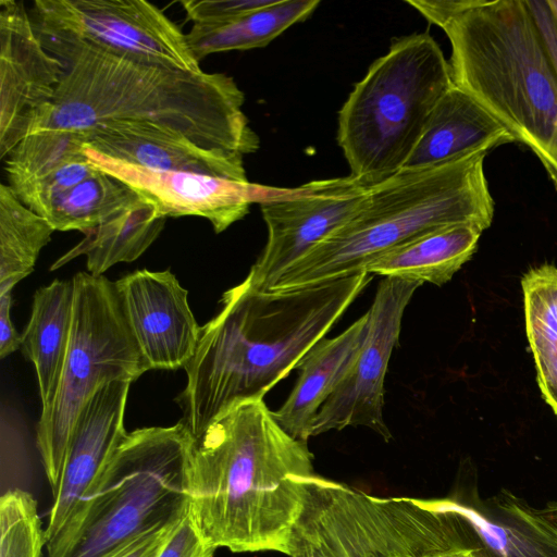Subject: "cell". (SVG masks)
Instances as JSON below:
<instances>
[{
    "label": "cell",
    "instance_id": "6da1fadb",
    "mask_svg": "<svg viewBox=\"0 0 557 557\" xmlns=\"http://www.w3.org/2000/svg\"><path fill=\"white\" fill-rule=\"evenodd\" d=\"M360 271L287 290H260L246 280L227 289L200 330L176 401L195 438L237 403L263 398L295 369L371 282Z\"/></svg>",
    "mask_w": 557,
    "mask_h": 557
},
{
    "label": "cell",
    "instance_id": "7a4b0ae2",
    "mask_svg": "<svg viewBox=\"0 0 557 557\" xmlns=\"http://www.w3.org/2000/svg\"><path fill=\"white\" fill-rule=\"evenodd\" d=\"M312 460L263 398L237 403L194 438L189 512L216 548L288 556Z\"/></svg>",
    "mask_w": 557,
    "mask_h": 557
},
{
    "label": "cell",
    "instance_id": "3957f363",
    "mask_svg": "<svg viewBox=\"0 0 557 557\" xmlns=\"http://www.w3.org/2000/svg\"><path fill=\"white\" fill-rule=\"evenodd\" d=\"M42 46L64 72L29 133L59 128L88 138L113 122H153L205 148L243 156L259 149V137L243 111L245 95L226 74L140 63L85 45Z\"/></svg>",
    "mask_w": 557,
    "mask_h": 557
},
{
    "label": "cell",
    "instance_id": "277c9868",
    "mask_svg": "<svg viewBox=\"0 0 557 557\" xmlns=\"http://www.w3.org/2000/svg\"><path fill=\"white\" fill-rule=\"evenodd\" d=\"M449 39L453 84L541 161L557 190V72L527 0H406Z\"/></svg>",
    "mask_w": 557,
    "mask_h": 557
},
{
    "label": "cell",
    "instance_id": "5b68a950",
    "mask_svg": "<svg viewBox=\"0 0 557 557\" xmlns=\"http://www.w3.org/2000/svg\"><path fill=\"white\" fill-rule=\"evenodd\" d=\"M486 150L423 169H401L371 186L358 211L287 268L270 289L301 288L360 271L385 251L432 230L492 224Z\"/></svg>",
    "mask_w": 557,
    "mask_h": 557
},
{
    "label": "cell",
    "instance_id": "8992f818",
    "mask_svg": "<svg viewBox=\"0 0 557 557\" xmlns=\"http://www.w3.org/2000/svg\"><path fill=\"white\" fill-rule=\"evenodd\" d=\"M193 443L182 421L127 433L46 544L47 557H107L139 535L178 523L189 510Z\"/></svg>",
    "mask_w": 557,
    "mask_h": 557
},
{
    "label": "cell",
    "instance_id": "52a82bcc",
    "mask_svg": "<svg viewBox=\"0 0 557 557\" xmlns=\"http://www.w3.org/2000/svg\"><path fill=\"white\" fill-rule=\"evenodd\" d=\"M451 86L449 62L429 33L395 39L338 112L349 175L371 187L400 171Z\"/></svg>",
    "mask_w": 557,
    "mask_h": 557
},
{
    "label": "cell",
    "instance_id": "ba28073f",
    "mask_svg": "<svg viewBox=\"0 0 557 557\" xmlns=\"http://www.w3.org/2000/svg\"><path fill=\"white\" fill-rule=\"evenodd\" d=\"M70 344L51 406L41 411L36 446L51 488L59 482L75 421L104 384L135 381L149 370L125 320L115 284L79 272L73 276Z\"/></svg>",
    "mask_w": 557,
    "mask_h": 557
},
{
    "label": "cell",
    "instance_id": "9c48e42d",
    "mask_svg": "<svg viewBox=\"0 0 557 557\" xmlns=\"http://www.w3.org/2000/svg\"><path fill=\"white\" fill-rule=\"evenodd\" d=\"M460 516L434 500L376 497L332 480H307L289 557H386L453 536Z\"/></svg>",
    "mask_w": 557,
    "mask_h": 557
},
{
    "label": "cell",
    "instance_id": "30bf717a",
    "mask_svg": "<svg viewBox=\"0 0 557 557\" xmlns=\"http://www.w3.org/2000/svg\"><path fill=\"white\" fill-rule=\"evenodd\" d=\"M42 45H85L140 63L201 72L181 28L144 0H35Z\"/></svg>",
    "mask_w": 557,
    "mask_h": 557
},
{
    "label": "cell",
    "instance_id": "8fae6325",
    "mask_svg": "<svg viewBox=\"0 0 557 557\" xmlns=\"http://www.w3.org/2000/svg\"><path fill=\"white\" fill-rule=\"evenodd\" d=\"M369 188L350 175L295 188L273 187L260 203L268 240L245 280L256 289L269 290L287 268L358 211Z\"/></svg>",
    "mask_w": 557,
    "mask_h": 557
},
{
    "label": "cell",
    "instance_id": "7c38bea8",
    "mask_svg": "<svg viewBox=\"0 0 557 557\" xmlns=\"http://www.w3.org/2000/svg\"><path fill=\"white\" fill-rule=\"evenodd\" d=\"M419 282L384 277L367 311L368 325L361 348L341 383L323 403L313 421L311 436L366 426L385 441L391 432L383 419L384 381L401 320Z\"/></svg>",
    "mask_w": 557,
    "mask_h": 557
},
{
    "label": "cell",
    "instance_id": "4fadbf2b",
    "mask_svg": "<svg viewBox=\"0 0 557 557\" xmlns=\"http://www.w3.org/2000/svg\"><path fill=\"white\" fill-rule=\"evenodd\" d=\"M83 152L98 170L128 186L161 216H201L215 233L242 220L252 203L260 205L273 189L248 181L147 169L107 156L87 144Z\"/></svg>",
    "mask_w": 557,
    "mask_h": 557
},
{
    "label": "cell",
    "instance_id": "5bb4252c",
    "mask_svg": "<svg viewBox=\"0 0 557 557\" xmlns=\"http://www.w3.org/2000/svg\"><path fill=\"white\" fill-rule=\"evenodd\" d=\"M62 62L42 46L22 1H0V158L29 133L61 81Z\"/></svg>",
    "mask_w": 557,
    "mask_h": 557
},
{
    "label": "cell",
    "instance_id": "9a60e30c",
    "mask_svg": "<svg viewBox=\"0 0 557 557\" xmlns=\"http://www.w3.org/2000/svg\"><path fill=\"white\" fill-rule=\"evenodd\" d=\"M120 304L149 370L184 368L200 330L188 292L170 271L137 270L114 282Z\"/></svg>",
    "mask_w": 557,
    "mask_h": 557
},
{
    "label": "cell",
    "instance_id": "2e32d148",
    "mask_svg": "<svg viewBox=\"0 0 557 557\" xmlns=\"http://www.w3.org/2000/svg\"><path fill=\"white\" fill-rule=\"evenodd\" d=\"M131 384L116 380L102 385L81 410L70 435L59 482L52 488L46 544L70 519L127 434L124 413Z\"/></svg>",
    "mask_w": 557,
    "mask_h": 557
},
{
    "label": "cell",
    "instance_id": "e0dca14e",
    "mask_svg": "<svg viewBox=\"0 0 557 557\" xmlns=\"http://www.w3.org/2000/svg\"><path fill=\"white\" fill-rule=\"evenodd\" d=\"M86 144L107 156L147 169L248 181L243 154L201 147L153 122H113L90 133Z\"/></svg>",
    "mask_w": 557,
    "mask_h": 557
},
{
    "label": "cell",
    "instance_id": "ac0fdd59",
    "mask_svg": "<svg viewBox=\"0 0 557 557\" xmlns=\"http://www.w3.org/2000/svg\"><path fill=\"white\" fill-rule=\"evenodd\" d=\"M438 502L466 516L496 557H557V502L533 507L506 488L481 498L475 480Z\"/></svg>",
    "mask_w": 557,
    "mask_h": 557
},
{
    "label": "cell",
    "instance_id": "d6986e66",
    "mask_svg": "<svg viewBox=\"0 0 557 557\" xmlns=\"http://www.w3.org/2000/svg\"><path fill=\"white\" fill-rule=\"evenodd\" d=\"M512 141L515 138L500 122L453 84L436 103L403 169L434 166Z\"/></svg>",
    "mask_w": 557,
    "mask_h": 557
},
{
    "label": "cell",
    "instance_id": "ffe728a7",
    "mask_svg": "<svg viewBox=\"0 0 557 557\" xmlns=\"http://www.w3.org/2000/svg\"><path fill=\"white\" fill-rule=\"evenodd\" d=\"M367 312L339 335L321 338L298 361V380L274 419L293 437L308 442L317 413L352 366L363 343Z\"/></svg>",
    "mask_w": 557,
    "mask_h": 557
},
{
    "label": "cell",
    "instance_id": "44dd1931",
    "mask_svg": "<svg viewBox=\"0 0 557 557\" xmlns=\"http://www.w3.org/2000/svg\"><path fill=\"white\" fill-rule=\"evenodd\" d=\"M483 231L469 223L429 231L380 255L364 271L441 286L472 258Z\"/></svg>",
    "mask_w": 557,
    "mask_h": 557
},
{
    "label": "cell",
    "instance_id": "7402d4cb",
    "mask_svg": "<svg viewBox=\"0 0 557 557\" xmlns=\"http://www.w3.org/2000/svg\"><path fill=\"white\" fill-rule=\"evenodd\" d=\"M74 294L73 280L57 278L37 289L21 334V349L36 370L41 411L51 406L58 389L71 338Z\"/></svg>",
    "mask_w": 557,
    "mask_h": 557
},
{
    "label": "cell",
    "instance_id": "603a6c76",
    "mask_svg": "<svg viewBox=\"0 0 557 557\" xmlns=\"http://www.w3.org/2000/svg\"><path fill=\"white\" fill-rule=\"evenodd\" d=\"M165 221L166 218L161 216L153 206L140 199L86 233L50 267V271L84 255L88 272L102 276L112 265L139 258L160 235Z\"/></svg>",
    "mask_w": 557,
    "mask_h": 557
},
{
    "label": "cell",
    "instance_id": "cb8c5ba5",
    "mask_svg": "<svg viewBox=\"0 0 557 557\" xmlns=\"http://www.w3.org/2000/svg\"><path fill=\"white\" fill-rule=\"evenodd\" d=\"M319 4V0H271L230 23L194 24L186 34L187 44L198 62L216 52L264 47L294 24L307 20Z\"/></svg>",
    "mask_w": 557,
    "mask_h": 557
},
{
    "label": "cell",
    "instance_id": "d4e9b609",
    "mask_svg": "<svg viewBox=\"0 0 557 557\" xmlns=\"http://www.w3.org/2000/svg\"><path fill=\"white\" fill-rule=\"evenodd\" d=\"M521 287L537 385L557 418V265L530 268L521 278Z\"/></svg>",
    "mask_w": 557,
    "mask_h": 557
},
{
    "label": "cell",
    "instance_id": "484cf974",
    "mask_svg": "<svg viewBox=\"0 0 557 557\" xmlns=\"http://www.w3.org/2000/svg\"><path fill=\"white\" fill-rule=\"evenodd\" d=\"M140 198L128 186L98 170L94 175L51 198L38 212L54 231L84 234Z\"/></svg>",
    "mask_w": 557,
    "mask_h": 557
},
{
    "label": "cell",
    "instance_id": "4316f807",
    "mask_svg": "<svg viewBox=\"0 0 557 557\" xmlns=\"http://www.w3.org/2000/svg\"><path fill=\"white\" fill-rule=\"evenodd\" d=\"M54 228L26 207L9 184L0 185V296L28 276Z\"/></svg>",
    "mask_w": 557,
    "mask_h": 557
},
{
    "label": "cell",
    "instance_id": "83f0119b",
    "mask_svg": "<svg viewBox=\"0 0 557 557\" xmlns=\"http://www.w3.org/2000/svg\"><path fill=\"white\" fill-rule=\"evenodd\" d=\"M87 139L85 133L59 128L27 134L4 159L9 185L15 189L85 157Z\"/></svg>",
    "mask_w": 557,
    "mask_h": 557
},
{
    "label": "cell",
    "instance_id": "f1b7e54d",
    "mask_svg": "<svg viewBox=\"0 0 557 557\" xmlns=\"http://www.w3.org/2000/svg\"><path fill=\"white\" fill-rule=\"evenodd\" d=\"M45 531L35 498L14 488L0 498V557H41Z\"/></svg>",
    "mask_w": 557,
    "mask_h": 557
},
{
    "label": "cell",
    "instance_id": "f546056e",
    "mask_svg": "<svg viewBox=\"0 0 557 557\" xmlns=\"http://www.w3.org/2000/svg\"><path fill=\"white\" fill-rule=\"evenodd\" d=\"M97 171L85 156L13 190L26 207L38 212L51 198L79 184Z\"/></svg>",
    "mask_w": 557,
    "mask_h": 557
},
{
    "label": "cell",
    "instance_id": "4dcf8cb0",
    "mask_svg": "<svg viewBox=\"0 0 557 557\" xmlns=\"http://www.w3.org/2000/svg\"><path fill=\"white\" fill-rule=\"evenodd\" d=\"M271 0H188L182 5L194 24L220 25L238 20Z\"/></svg>",
    "mask_w": 557,
    "mask_h": 557
},
{
    "label": "cell",
    "instance_id": "1f68e13d",
    "mask_svg": "<svg viewBox=\"0 0 557 557\" xmlns=\"http://www.w3.org/2000/svg\"><path fill=\"white\" fill-rule=\"evenodd\" d=\"M215 550L216 547L203 536L188 510L158 557H212Z\"/></svg>",
    "mask_w": 557,
    "mask_h": 557
},
{
    "label": "cell",
    "instance_id": "d6a6232c",
    "mask_svg": "<svg viewBox=\"0 0 557 557\" xmlns=\"http://www.w3.org/2000/svg\"><path fill=\"white\" fill-rule=\"evenodd\" d=\"M176 524L159 528L139 535L107 557H158Z\"/></svg>",
    "mask_w": 557,
    "mask_h": 557
},
{
    "label": "cell",
    "instance_id": "836d02e7",
    "mask_svg": "<svg viewBox=\"0 0 557 557\" xmlns=\"http://www.w3.org/2000/svg\"><path fill=\"white\" fill-rule=\"evenodd\" d=\"M557 72V24L546 1H527Z\"/></svg>",
    "mask_w": 557,
    "mask_h": 557
},
{
    "label": "cell",
    "instance_id": "e575fe53",
    "mask_svg": "<svg viewBox=\"0 0 557 557\" xmlns=\"http://www.w3.org/2000/svg\"><path fill=\"white\" fill-rule=\"evenodd\" d=\"M12 293L0 296V357L3 359L21 348L22 335L11 320Z\"/></svg>",
    "mask_w": 557,
    "mask_h": 557
},
{
    "label": "cell",
    "instance_id": "d590c367",
    "mask_svg": "<svg viewBox=\"0 0 557 557\" xmlns=\"http://www.w3.org/2000/svg\"><path fill=\"white\" fill-rule=\"evenodd\" d=\"M392 557H496L486 546L467 547H423L407 550Z\"/></svg>",
    "mask_w": 557,
    "mask_h": 557
},
{
    "label": "cell",
    "instance_id": "8d00e7d4",
    "mask_svg": "<svg viewBox=\"0 0 557 557\" xmlns=\"http://www.w3.org/2000/svg\"><path fill=\"white\" fill-rule=\"evenodd\" d=\"M557 24V0H545Z\"/></svg>",
    "mask_w": 557,
    "mask_h": 557
},
{
    "label": "cell",
    "instance_id": "74e56055",
    "mask_svg": "<svg viewBox=\"0 0 557 557\" xmlns=\"http://www.w3.org/2000/svg\"><path fill=\"white\" fill-rule=\"evenodd\" d=\"M394 555H396V554H394ZM392 556H393V555H389V556H386V557H392Z\"/></svg>",
    "mask_w": 557,
    "mask_h": 557
}]
</instances>
